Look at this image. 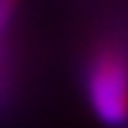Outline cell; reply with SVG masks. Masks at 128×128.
<instances>
[{"instance_id":"6da1fadb","label":"cell","mask_w":128,"mask_h":128,"mask_svg":"<svg viewBox=\"0 0 128 128\" xmlns=\"http://www.w3.org/2000/svg\"><path fill=\"white\" fill-rule=\"evenodd\" d=\"M82 84L96 120L106 128H128V41L98 38L82 68Z\"/></svg>"}]
</instances>
